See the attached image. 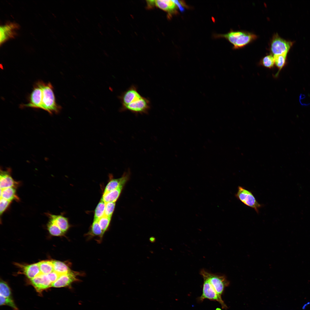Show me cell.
<instances>
[{
	"mask_svg": "<svg viewBox=\"0 0 310 310\" xmlns=\"http://www.w3.org/2000/svg\"><path fill=\"white\" fill-rule=\"evenodd\" d=\"M47 275L52 284L56 281L60 276L59 274L54 271Z\"/></svg>",
	"mask_w": 310,
	"mask_h": 310,
	"instance_id": "obj_32",
	"label": "cell"
},
{
	"mask_svg": "<svg viewBox=\"0 0 310 310\" xmlns=\"http://www.w3.org/2000/svg\"><path fill=\"white\" fill-rule=\"evenodd\" d=\"M47 226L49 232L51 235L53 236H61L64 235L65 234L55 222L50 218H49V220L47 223Z\"/></svg>",
	"mask_w": 310,
	"mask_h": 310,
	"instance_id": "obj_22",
	"label": "cell"
},
{
	"mask_svg": "<svg viewBox=\"0 0 310 310\" xmlns=\"http://www.w3.org/2000/svg\"><path fill=\"white\" fill-rule=\"evenodd\" d=\"M111 219V217L104 215L98 220L99 224L102 230L103 235L108 227Z\"/></svg>",
	"mask_w": 310,
	"mask_h": 310,
	"instance_id": "obj_28",
	"label": "cell"
},
{
	"mask_svg": "<svg viewBox=\"0 0 310 310\" xmlns=\"http://www.w3.org/2000/svg\"><path fill=\"white\" fill-rule=\"evenodd\" d=\"M293 43L282 38L276 33L274 34L270 41L269 50L273 56L287 54Z\"/></svg>",
	"mask_w": 310,
	"mask_h": 310,
	"instance_id": "obj_4",
	"label": "cell"
},
{
	"mask_svg": "<svg viewBox=\"0 0 310 310\" xmlns=\"http://www.w3.org/2000/svg\"><path fill=\"white\" fill-rule=\"evenodd\" d=\"M16 188L11 187L1 189L0 198L12 202L13 200L19 201L20 199L16 193Z\"/></svg>",
	"mask_w": 310,
	"mask_h": 310,
	"instance_id": "obj_18",
	"label": "cell"
},
{
	"mask_svg": "<svg viewBox=\"0 0 310 310\" xmlns=\"http://www.w3.org/2000/svg\"><path fill=\"white\" fill-rule=\"evenodd\" d=\"M20 183L15 181L11 175V171L10 168H7L5 170H0V187L1 189L11 187L17 188Z\"/></svg>",
	"mask_w": 310,
	"mask_h": 310,
	"instance_id": "obj_12",
	"label": "cell"
},
{
	"mask_svg": "<svg viewBox=\"0 0 310 310\" xmlns=\"http://www.w3.org/2000/svg\"><path fill=\"white\" fill-rule=\"evenodd\" d=\"M87 235L89 238L94 237H99V242H100L103 236L102 231L98 220H94L90 229Z\"/></svg>",
	"mask_w": 310,
	"mask_h": 310,
	"instance_id": "obj_20",
	"label": "cell"
},
{
	"mask_svg": "<svg viewBox=\"0 0 310 310\" xmlns=\"http://www.w3.org/2000/svg\"><path fill=\"white\" fill-rule=\"evenodd\" d=\"M19 28L18 24L14 22H10L1 26L0 27V45L9 39L13 38L17 34V31Z\"/></svg>",
	"mask_w": 310,
	"mask_h": 310,
	"instance_id": "obj_9",
	"label": "cell"
},
{
	"mask_svg": "<svg viewBox=\"0 0 310 310\" xmlns=\"http://www.w3.org/2000/svg\"><path fill=\"white\" fill-rule=\"evenodd\" d=\"M0 305H7L12 308L14 310L18 309L12 298L6 297L0 295Z\"/></svg>",
	"mask_w": 310,
	"mask_h": 310,
	"instance_id": "obj_29",
	"label": "cell"
},
{
	"mask_svg": "<svg viewBox=\"0 0 310 310\" xmlns=\"http://www.w3.org/2000/svg\"><path fill=\"white\" fill-rule=\"evenodd\" d=\"M42 96L40 81H38L34 85L32 91L30 95L29 102L26 104H21L20 107L41 109Z\"/></svg>",
	"mask_w": 310,
	"mask_h": 310,
	"instance_id": "obj_8",
	"label": "cell"
},
{
	"mask_svg": "<svg viewBox=\"0 0 310 310\" xmlns=\"http://www.w3.org/2000/svg\"><path fill=\"white\" fill-rule=\"evenodd\" d=\"M260 64L267 68L271 69L273 68L275 65L273 55L270 54L264 56L260 60Z\"/></svg>",
	"mask_w": 310,
	"mask_h": 310,
	"instance_id": "obj_25",
	"label": "cell"
},
{
	"mask_svg": "<svg viewBox=\"0 0 310 310\" xmlns=\"http://www.w3.org/2000/svg\"><path fill=\"white\" fill-rule=\"evenodd\" d=\"M150 108L149 100L142 96L131 103L123 107L120 110L121 111H128L135 114L147 113Z\"/></svg>",
	"mask_w": 310,
	"mask_h": 310,
	"instance_id": "obj_7",
	"label": "cell"
},
{
	"mask_svg": "<svg viewBox=\"0 0 310 310\" xmlns=\"http://www.w3.org/2000/svg\"><path fill=\"white\" fill-rule=\"evenodd\" d=\"M124 185H121L117 189L103 193L102 199L105 203L115 202L118 198Z\"/></svg>",
	"mask_w": 310,
	"mask_h": 310,
	"instance_id": "obj_19",
	"label": "cell"
},
{
	"mask_svg": "<svg viewBox=\"0 0 310 310\" xmlns=\"http://www.w3.org/2000/svg\"><path fill=\"white\" fill-rule=\"evenodd\" d=\"M105 203L101 199L94 210V220H98L104 215Z\"/></svg>",
	"mask_w": 310,
	"mask_h": 310,
	"instance_id": "obj_24",
	"label": "cell"
},
{
	"mask_svg": "<svg viewBox=\"0 0 310 310\" xmlns=\"http://www.w3.org/2000/svg\"><path fill=\"white\" fill-rule=\"evenodd\" d=\"M129 175V171L125 173L119 178L111 179L107 184L104 193L114 190L121 185H124L127 181Z\"/></svg>",
	"mask_w": 310,
	"mask_h": 310,
	"instance_id": "obj_15",
	"label": "cell"
},
{
	"mask_svg": "<svg viewBox=\"0 0 310 310\" xmlns=\"http://www.w3.org/2000/svg\"><path fill=\"white\" fill-rule=\"evenodd\" d=\"M42 96L41 109L50 114H58L61 109V107L56 102L53 87L50 82L45 83L40 81Z\"/></svg>",
	"mask_w": 310,
	"mask_h": 310,
	"instance_id": "obj_2",
	"label": "cell"
},
{
	"mask_svg": "<svg viewBox=\"0 0 310 310\" xmlns=\"http://www.w3.org/2000/svg\"><path fill=\"white\" fill-rule=\"evenodd\" d=\"M215 37L226 39L232 45L234 49L244 47L255 40L258 37L257 35L252 32L232 30L225 34H217Z\"/></svg>",
	"mask_w": 310,
	"mask_h": 310,
	"instance_id": "obj_1",
	"label": "cell"
},
{
	"mask_svg": "<svg viewBox=\"0 0 310 310\" xmlns=\"http://www.w3.org/2000/svg\"><path fill=\"white\" fill-rule=\"evenodd\" d=\"M80 273L71 270L68 273L61 275L56 281L52 284L51 287L61 288L69 286L73 282L78 280L77 276Z\"/></svg>",
	"mask_w": 310,
	"mask_h": 310,
	"instance_id": "obj_10",
	"label": "cell"
},
{
	"mask_svg": "<svg viewBox=\"0 0 310 310\" xmlns=\"http://www.w3.org/2000/svg\"><path fill=\"white\" fill-rule=\"evenodd\" d=\"M142 96L139 93L137 87L132 85L123 92L119 97L121 107L127 105L139 99Z\"/></svg>",
	"mask_w": 310,
	"mask_h": 310,
	"instance_id": "obj_11",
	"label": "cell"
},
{
	"mask_svg": "<svg viewBox=\"0 0 310 310\" xmlns=\"http://www.w3.org/2000/svg\"><path fill=\"white\" fill-rule=\"evenodd\" d=\"M202 293L199 298V301H202L205 299L216 301L220 303L223 309H226L227 307L222 300L221 295L218 294L209 282L206 279L203 278Z\"/></svg>",
	"mask_w": 310,
	"mask_h": 310,
	"instance_id": "obj_6",
	"label": "cell"
},
{
	"mask_svg": "<svg viewBox=\"0 0 310 310\" xmlns=\"http://www.w3.org/2000/svg\"><path fill=\"white\" fill-rule=\"evenodd\" d=\"M115 205V202L105 203L104 215L111 217L114 212Z\"/></svg>",
	"mask_w": 310,
	"mask_h": 310,
	"instance_id": "obj_30",
	"label": "cell"
},
{
	"mask_svg": "<svg viewBox=\"0 0 310 310\" xmlns=\"http://www.w3.org/2000/svg\"><path fill=\"white\" fill-rule=\"evenodd\" d=\"M49 218L52 219L61 229L65 233L70 227L68 219L61 215H55L49 213H46Z\"/></svg>",
	"mask_w": 310,
	"mask_h": 310,
	"instance_id": "obj_16",
	"label": "cell"
},
{
	"mask_svg": "<svg viewBox=\"0 0 310 310\" xmlns=\"http://www.w3.org/2000/svg\"><path fill=\"white\" fill-rule=\"evenodd\" d=\"M11 289L7 283L1 280L0 283V295L3 297L11 298Z\"/></svg>",
	"mask_w": 310,
	"mask_h": 310,
	"instance_id": "obj_27",
	"label": "cell"
},
{
	"mask_svg": "<svg viewBox=\"0 0 310 310\" xmlns=\"http://www.w3.org/2000/svg\"><path fill=\"white\" fill-rule=\"evenodd\" d=\"M287 54L273 56L274 57L275 65L279 69V72L284 66L286 62Z\"/></svg>",
	"mask_w": 310,
	"mask_h": 310,
	"instance_id": "obj_26",
	"label": "cell"
},
{
	"mask_svg": "<svg viewBox=\"0 0 310 310\" xmlns=\"http://www.w3.org/2000/svg\"><path fill=\"white\" fill-rule=\"evenodd\" d=\"M200 273L203 278L206 279L216 292L220 295L225 288L229 284V281L224 276L212 273L204 269L201 270Z\"/></svg>",
	"mask_w": 310,
	"mask_h": 310,
	"instance_id": "obj_3",
	"label": "cell"
},
{
	"mask_svg": "<svg viewBox=\"0 0 310 310\" xmlns=\"http://www.w3.org/2000/svg\"><path fill=\"white\" fill-rule=\"evenodd\" d=\"M155 238L153 237H151L150 238V241L151 242H154L155 241Z\"/></svg>",
	"mask_w": 310,
	"mask_h": 310,
	"instance_id": "obj_33",
	"label": "cell"
},
{
	"mask_svg": "<svg viewBox=\"0 0 310 310\" xmlns=\"http://www.w3.org/2000/svg\"><path fill=\"white\" fill-rule=\"evenodd\" d=\"M30 281L37 291L39 293L51 287L52 284L47 275L41 273L30 279Z\"/></svg>",
	"mask_w": 310,
	"mask_h": 310,
	"instance_id": "obj_13",
	"label": "cell"
},
{
	"mask_svg": "<svg viewBox=\"0 0 310 310\" xmlns=\"http://www.w3.org/2000/svg\"><path fill=\"white\" fill-rule=\"evenodd\" d=\"M52 260L54 271L60 275L66 274L71 271L66 263L57 260Z\"/></svg>",
	"mask_w": 310,
	"mask_h": 310,
	"instance_id": "obj_21",
	"label": "cell"
},
{
	"mask_svg": "<svg viewBox=\"0 0 310 310\" xmlns=\"http://www.w3.org/2000/svg\"><path fill=\"white\" fill-rule=\"evenodd\" d=\"M11 202V201L0 198V214L1 216L9 207Z\"/></svg>",
	"mask_w": 310,
	"mask_h": 310,
	"instance_id": "obj_31",
	"label": "cell"
},
{
	"mask_svg": "<svg viewBox=\"0 0 310 310\" xmlns=\"http://www.w3.org/2000/svg\"><path fill=\"white\" fill-rule=\"evenodd\" d=\"M38 263L41 274L47 275L54 271L52 260H43Z\"/></svg>",
	"mask_w": 310,
	"mask_h": 310,
	"instance_id": "obj_23",
	"label": "cell"
},
{
	"mask_svg": "<svg viewBox=\"0 0 310 310\" xmlns=\"http://www.w3.org/2000/svg\"><path fill=\"white\" fill-rule=\"evenodd\" d=\"M15 264L19 268L20 273L25 275L30 280L41 273L38 263L25 265L16 263Z\"/></svg>",
	"mask_w": 310,
	"mask_h": 310,
	"instance_id": "obj_14",
	"label": "cell"
},
{
	"mask_svg": "<svg viewBox=\"0 0 310 310\" xmlns=\"http://www.w3.org/2000/svg\"><path fill=\"white\" fill-rule=\"evenodd\" d=\"M235 196L245 205L253 208L257 213H259V209L261 207L262 205L257 202L250 191L239 186Z\"/></svg>",
	"mask_w": 310,
	"mask_h": 310,
	"instance_id": "obj_5",
	"label": "cell"
},
{
	"mask_svg": "<svg viewBox=\"0 0 310 310\" xmlns=\"http://www.w3.org/2000/svg\"><path fill=\"white\" fill-rule=\"evenodd\" d=\"M154 5L170 13L175 12L178 7L173 0H154Z\"/></svg>",
	"mask_w": 310,
	"mask_h": 310,
	"instance_id": "obj_17",
	"label": "cell"
}]
</instances>
